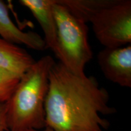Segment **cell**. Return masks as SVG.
Here are the masks:
<instances>
[{"mask_svg": "<svg viewBox=\"0 0 131 131\" xmlns=\"http://www.w3.org/2000/svg\"><path fill=\"white\" fill-rule=\"evenodd\" d=\"M45 109L46 127L55 131H104L110 123L101 117L114 114L109 94L93 76L76 75L61 63L49 71Z\"/></svg>", "mask_w": 131, "mask_h": 131, "instance_id": "1", "label": "cell"}, {"mask_svg": "<svg viewBox=\"0 0 131 131\" xmlns=\"http://www.w3.org/2000/svg\"><path fill=\"white\" fill-rule=\"evenodd\" d=\"M56 62L42 57L21 77L7 102L9 131L40 130L46 127L45 104L49 90V71Z\"/></svg>", "mask_w": 131, "mask_h": 131, "instance_id": "2", "label": "cell"}, {"mask_svg": "<svg viewBox=\"0 0 131 131\" xmlns=\"http://www.w3.org/2000/svg\"><path fill=\"white\" fill-rule=\"evenodd\" d=\"M53 10L57 28L55 56L70 72L84 75L85 66L92 58L88 26L58 0H53Z\"/></svg>", "mask_w": 131, "mask_h": 131, "instance_id": "3", "label": "cell"}, {"mask_svg": "<svg viewBox=\"0 0 131 131\" xmlns=\"http://www.w3.org/2000/svg\"><path fill=\"white\" fill-rule=\"evenodd\" d=\"M97 40L105 47L131 43L130 0H97L88 18Z\"/></svg>", "mask_w": 131, "mask_h": 131, "instance_id": "4", "label": "cell"}, {"mask_svg": "<svg viewBox=\"0 0 131 131\" xmlns=\"http://www.w3.org/2000/svg\"><path fill=\"white\" fill-rule=\"evenodd\" d=\"M97 61L104 76L112 83L131 87V45L104 47L98 52Z\"/></svg>", "mask_w": 131, "mask_h": 131, "instance_id": "5", "label": "cell"}, {"mask_svg": "<svg viewBox=\"0 0 131 131\" xmlns=\"http://www.w3.org/2000/svg\"><path fill=\"white\" fill-rule=\"evenodd\" d=\"M0 37L15 45H23L29 48L42 51L46 48L45 40L40 34L24 32L14 23L9 15V8L0 0Z\"/></svg>", "mask_w": 131, "mask_h": 131, "instance_id": "6", "label": "cell"}, {"mask_svg": "<svg viewBox=\"0 0 131 131\" xmlns=\"http://www.w3.org/2000/svg\"><path fill=\"white\" fill-rule=\"evenodd\" d=\"M21 4L29 9L44 33L46 48L56 53L57 28L53 14V0H20Z\"/></svg>", "mask_w": 131, "mask_h": 131, "instance_id": "7", "label": "cell"}, {"mask_svg": "<svg viewBox=\"0 0 131 131\" xmlns=\"http://www.w3.org/2000/svg\"><path fill=\"white\" fill-rule=\"evenodd\" d=\"M35 61L25 49L0 37V68L22 76Z\"/></svg>", "mask_w": 131, "mask_h": 131, "instance_id": "8", "label": "cell"}, {"mask_svg": "<svg viewBox=\"0 0 131 131\" xmlns=\"http://www.w3.org/2000/svg\"><path fill=\"white\" fill-rule=\"evenodd\" d=\"M20 75L0 68V103H7L14 92Z\"/></svg>", "mask_w": 131, "mask_h": 131, "instance_id": "9", "label": "cell"}, {"mask_svg": "<svg viewBox=\"0 0 131 131\" xmlns=\"http://www.w3.org/2000/svg\"><path fill=\"white\" fill-rule=\"evenodd\" d=\"M7 103H0V131H9L7 123Z\"/></svg>", "mask_w": 131, "mask_h": 131, "instance_id": "10", "label": "cell"}, {"mask_svg": "<svg viewBox=\"0 0 131 131\" xmlns=\"http://www.w3.org/2000/svg\"><path fill=\"white\" fill-rule=\"evenodd\" d=\"M25 131H55L53 130V129L50 128V127H46L45 128L42 129H40V130H35V129H30V130H25Z\"/></svg>", "mask_w": 131, "mask_h": 131, "instance_id": "11", "label": "cell"}]
</instances>
